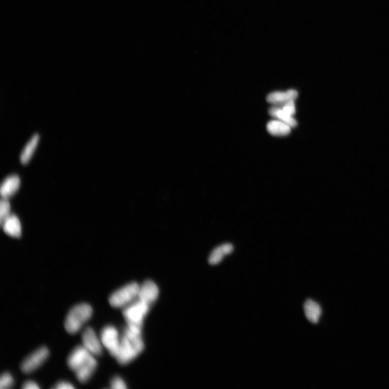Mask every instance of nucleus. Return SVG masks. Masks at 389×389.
I'll return each mask as SVG.
<instances>
[{"instance_id": "obj_6", "label": "nucleus", "mask_w": 389, "mask_h": 389, "mask_svg": "<svg viewBox=\"0 0 389 389\" xmlns=\"http://www.w3.org/2000/svg\"><path fill=\"white\" fill-rule=\"evenodd\" d=\"M100 340L102 345L109 351L111 355L116 357L121 341L116 328L111 325L104 327L101 331Z\"/></svg>"}, {"instance_id": "obj_15", "label": "nucleus", "mask_w": 389, "mask_h": 389, "mask_svg": "<svg viewBox=\"0 0 389 389\" xmlns=\"http://www.w3.org/2000/svg\"><path fill=\"white\" fill-rule=\"evenodd\" d=\"M233 250V246L230 244H223L216 248L209 257V263L212 265L220 263L224 257L231 254Z\"/></svg>"}, {"instance_id": "obj_2", "label": "nucleus", "mask_w": 389, "mask_h": 389, "mask_svg": "<svg viewBox=\"0 0 389 389\" xmlns=\"http://www.w3.org/2000/svg\"><path fill=\"white\" fill-rule=\"evenodd\" d=\"M67 364L75 372L77 379L84 383L89 380L96 369L97 362L82 345L76 347L69 354Z\"/></svg>"}, {"instance_id": "obj_13", "label": "nucleus", "mask_w": 389, "mask_h": 389, "mask_svg": "<svg viewBox=\"0 0 389 389\" xmlns=\"http://www.w3.org/2000/svg\"><path fill=\"white\" fill-rule=\"evenodd\" d=\"M304 309L308 321L314 324L318 323L322 312L321 306L316 302L308 300L305 304Z\"/></svg>"}, {"instance_id": "obj_9", "label": "nucleus", "mask_w": 389, "mask_h": 389, "mask_svg": "<svg viewBox=\"0 0 389 389\" xmlns=\"http://www.w3.org/2000/svg\"><path fill=\"white\" fill-rule=\"evenodd\" d=\"M159 295V289L158 285L153 281L148 280L140 285L137 299L151 306L158 299Z\"/></svg>"}, {"instance_id": "obj_21", "label": "nucleus", "mask_w": 389, "mask_h": 389, "mask_svg": "<svg viewBox=\"0 0 389 389\" xmlns=\"http://www.w3.org/2000/svg\"><path fill=\"white\" fill-rule=\"evenodd\" d=\"M111 387L113 389H126L127 386L124 380L119 377H115L111 380Z\"/></svg>"}, {"instance_id": "obj_12", "label": "nucleus", "mask_w": 389, "mask_h": 389, "mask_svg": "<svg viewBox=\"0 0 389 389\" xmlns=\"http://www.w3.org/2000/svg\"><path fill=\"white\" fill-rule=\"evenodd\" d=\"M298 97L295 90H289L285 92H274L267 95L266 101L274 105H279L295 100Z\"/></svg>"}, {"instance_id": "obj_20", "label": "nucleus", "mask_w": 389, "mask_h": 389, "mask_svg": "<svg viewBox=\"0 0 389 389\" xmlns=\"http://www.w3.org/2000/svg\"><path fill=\"white\" fill-rule=\"evenodd\" d=\"M278 106L282 110L287 112V113L292 116L295 114L296 109L294 101H289L288 102L282 104V105H278Z\"/></svg>"}, {"instance_id": "obj_3", "label": "nucleus", "mask_w": 389, "mask_h": 389, "mask_svg": "<svg viewBox=\"0 0 389 389\" xmlns=\"http://www.w3.org/2000/svg\"><path fill=\"white\" fill-rule=\"evenodd\" d=\"M93 314L92 307L86 304L74 307L68 313L65 322L66 331L71 334L79 332L83 324L87 322Z\"/></svg>"}, {"instance_id": "obj_22", "label": "nucleus", "mask_w": 389, "mask_h": 389, "mask_svg": "<svg viewBox=\"0 0 389 389\" xmlns=\"http://www.w3.org/2000/svg\"><path fill=\"white\" fill-rule=\"evenodd\" d=\"M55 388L57 389H73L75 387L70 383H69L68 382H65V381H62V382H59L58 383H57L56 384Z\"/></svg>"}, {"instance_id": "obj_7", "label": "nucleus", "mask_w": 389, "mask_h": 389, "mask_svg": "<svg viewBox=\"0 0 389 389\" xmlns=\"http://www.w3.org/2000/svg\"><path fill=\"white\" fill-rule=\"evenodd\" d=\"M49 350L46 347H41L34 351L22 363L21 369L25 374H29L37 369L49 356Z\"/></svg>"}, {"instance_id": "obj_10", "label": "nucleus", "mask_w": 389, "mask_h": 389, "mask_svg": "<svg viewBox=\"0 0 389 389\" xmlns=\"http://www.w3.org/2000/svg\"><path fill=\"white\" fill-rule=\"evenodd\" d=\"M4 231L13 237L19 238L21 235V225L18 218L14 215H10L2 222Z\"/></svg>"}, {"instance_id": "obj_16", "label": "nucleus", "mask_w": 389, "mask_h": 389, "mask_svg": "<svg viewBox=\"0 0 389 389\" xmlns=\"http://www.w3.org/2000/svg\"><path fill=\"white\" fill-rule=\"evenodd\" d=\"M291 127L281 120H273L267 124V131L271 135L283 136L288 135L291 132Z\"/></svg>"}, {"instance_id": "obj_4", "label": "nucleus", "mask_w": 389, "mask_h": 389, "mask_svg": "<svg viewBox=\"0 0 389 389\" xmlns=\"http://www.w3.org/2000/svg\"><path fill=\"white\" fill-rule=\"evenodd\" d=\"M140 285L136 282L129 283L112 293L109 298L111 307L124 308L138 298Z\"/></svg>"}, {"instance_id": "obj_23", "label": "nucleus", "mask_w": 389, "mask_h": 389, "mask_svg": "<svg viewBox=\"0 0 389 389\" xmlns=\"http://www.w3.org/2000/svg\"><path fill=\"white\" fill-rule=\"evenodd\" d=\"M22 388L24 389H39L40 387L37 383L32 381V380H28V381H26L23 383Z\"/></svg>"}, {"instance_id": "obj_1", "label": "nucleus", "mask_w": 389, "mask_h": 389, "mask_svg": "<svg viewBox=\"0 0 389 389\" xmlns=\"http://www.w3.org/2000/svg\"><path fill=\"white\" fill-rule=\"evenodd\" d=\"M142 328L129 325L125 328L115 357L119 364H128L143 351L144 345L142 337Z\"/></svg>"}, {"instance_id": "obj_8", "label": "nucleus", "mask_w": 389, "mask_h": 389, "mask_svg": "<svg viewBox=\"0 0 389 389\" xmlns=\"http://www.w3.org/2000/svg\"><path fill=\"white\" fill-rule=\"evenodd\" d=\"M82 340L83 347L93 355H100L102 351V344L91 327L86 328L83 333Z\"/></svg>"}, {"instance_id": "obj_19", "label": "nucleus", "mask_w": 389, "mask_h": 389, "mask_svg": "<svg viewBox=\"0 0 389 389\" xmlns=\"http://www.w3.org/2000/svg\"><path fill=\"white\" fill-rule=\"evenodd\" d=\"M14 383V380L10 374L5 373L0 378V388H8L11 387Z\"/></svg>"}, {"instance_id": "obj_5", "label": "nucleus", "mask_w": 389, "mask_h": 389, "mask_svg": "<svg viewBox=\"0 0 389 389\" xmlns=\"http://www.w3.org/2000/svg\"><path fill=\"white\" fill-rule=\"evenodd\" d=\"M150 306L137 299L124 308L123 315L127 325L142 327L144 318L148 314Z\"/></svg>"}, {"instance_id": "obj_14", "label": "nucleus", "mask_w": 389, "mask_h": 389, "mask_svg": "<svg viewBox=\"0 0 389 389\" xmlns=\"http://www.w3.org/2000/svg\"><path fill=\"white\" fill-rule=\"evenodd\" d=\"M40 141V135L34 134L30 140L24 146L20 155V161L23 164H27L31 160Z\"/></svg>"}, {"instance_id": "obj_11", "label": "nucleus", "mask_w": 389, "mask_h": 389, "mask_svg": "<svg viewBox=\"0 0 389 389\" xmlns=\"http://www.w3.org/2000/svg\"><path fill=\"white\" fill-rule=\"evenodd\" d=\"M20 186V179L16 175L7 177L3 182L0 192L3 198L8 199L14 195Z\"/></svg>"}, {"instance_id": "obj_18", "label": "nucleus", "mask_w": 389, "mask_h": 389, "mask_svg": "<svg viewBox=\"0 0 389 389\" xmlns=\"http://www.w3.org/2000/svg\"><path fill=\"white\" fill-rule=\"evenodd\" d=\"M11 212V205L8 199L3 198L0 203V222H2L9 216Z\"/></svg>"}, {"instance_id": "obj_17", "label": "nucleus", "mask_w": 389, "mask_h": 389, "mask_svg": "<svg viewBox=\"0 0 389 389\" xmlns=\"http://www.w3.org/2000/svg\"><path fill=\"white\" fill-rule=\"evenodd\" d=\"M269 113L272 116L278 118L291 128L295 127L297 125L296 120L293 118L292 115L282 110L278 106L271 108L269 110Z\"/></svg>"}]
</instances>
